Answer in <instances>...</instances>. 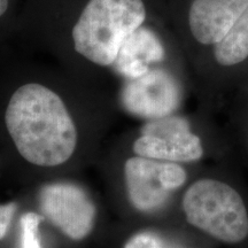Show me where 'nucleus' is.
Masks as SVG:
<instances>
[{"label": "nucleus", "mask_w": 248, "mask_h": 248, "mask_svg": "<svg viewBox=\"0 0 248 248\" xmlns=\"http://www.w3.org/2000/svg\"><path fill=\"white\" fill-rule=\"evenodd\" d=\"M42 216L35 213H27L21 217V248H42L38 234V226Z\"/></svg>", "instance_id": "9b49d317"}, {"label": "nucleus", "mask_w": 248, "mask_h": 248, "mask_svg": "<svg viewBox=\"0 0 248 248\" xmlns=\"http://www.w3.org/2000/svg\"><path fill=\"white\" fill-rule=\"evenodd\" d=\"M6 126L20 154L40 167H57L70 159L77 130L57 93L30 83L18 88L6 109Z\"/></svg>", "instance_id": "f257e3e1"}, {"label": "nucleus", "mask_w": 248, "mask_h": 248, "mask_svg": "<svg viewBox=\"0 0 248 248\" xmlns=\"http://www.w3.org/2000/svg\"><path fill=\"white\" fill-rule=\"evenodd\" d=\"M124 248H164V244L157 235L142 232L133 235Z\"/></svg>", "instance_id": "f8f14e48"}, {"label": "nucleus", "mask_w": 248, "mask_h": 248, "mask_svg": "<svg viewBox=\"0 0 248 248\" xmlns=\"http://www.w3.org/2000/svg\"><path fill=\"white\" fill-rule=\"evenodd\" d=\"M146 18L142 0H90L73 29L75 49L99 66H110L121 46Z\"/></svg>", "instance_id": "f03ea898"}, {"label": "nucleus", "mask_w": 248, "mask_h": 248, "mask_svg": "<svg viewBox=\"0 0 248 248\" xmlns=\"http://www.w3.org/2000/svg\"><path fill=\"white\" fill-rule=\"evenodd\" d=\"M126 191L135 208L153 212L161 208L170 193L185 184V170L176 162L136 156L124 167Z\"/></svg>", "instance_id": "20e7f679"}, {"label": "nucleus", "mask_w": 248, "mask_h": 248, "mask_svg": "<svg viewBox=\"0 0 248 248\" xmlns=\"http://www.w3.org/2000/svg\"><path fill=\"white\" fill-rule=\"evenodd\" d=\"M15 212H16V204L15 203L0 206V240L7 233Z\"/></svg>", "instance_id": "ddd939ff"}, {"label": "nucleus", "mask_w": 248, "mask_h": 248, "mask_svg": "<svg viewBox=\"0 0 248 248\" xmlns=\"http://www.w3.org/2000/svg\"><path fill=\"white\" fill-rule=\"evenodd\" d=\"M247 7L248 0H193L188 11L192 35L201 44L216 45Z\"/></svg>", "instance_id": "6e6552de"}, {"label": "nucleus", "mask_w": 248, "mask_h": 248, "mask_svg": "<svg viewBox=\"0 0 248 248\" xmlns=\"http://www.w3.org/2000/svg\"><path fill=\"white\" fill-rule=\"evenodd\" d=\"M183 209L191 225L222 243L238 244L247 238L246 206L240 194L224 182H194L185 192Z\"/></svg>", "instance_id": "7ed1b4c3"}, {"label": "nucleus", "mask_w": 248, "mask_h": 248, "mask_svg": "<svg viewBox=\"0 0 248 248\" xmlns=\"http://www.w3.org/2000/svg\"><path fill=\"white\" fill-rule=\"evenodd\" d=\"M133 151L138 156L176 163L193 162L203 155L200 138L191 132L187 121L171 115L145 124Z\"/></svg>", "instance_id": "39448f33"}, {"label": "nucleus", "mask_w": 248, "mask_h": 248, "mask_svg": "<svg viewBox=\"0 0 248 248\" xmlns=\"http://www.w3.org/2000/svg\"><path fill=\"white\" fill-rule=\"evenodd\" d=\"M121 99L129 113L155 120L171 115L177 109L181 91L168 73L151 69L138 78L129 79L123 88Z\"/></svg>", "instance_id": "0eeeda50"}, {"label": "nucleus", "mask_w": 248, "mask_h": 248, "mask_svg": "<svg viewBox=\"0 0 248 248\" xmlns=\"http://www.w3.org/2000/svg\"><path fill=\"white\" fill-rule=\"evenodd\" d=\"M8 7V0H0V16L7 11Z\"/></svg>", "instance_id": "4468645a"}, {"label": "nucleus", "mask_w": 248, "mask_h": 248, "mask_svg": "<svg viewBox=\"0 0 248 248\" xmlns=\"http://www.w3.org/2000/svg\"><path fill=\"white\" fill-rule=\"evenodd\" d=\"M40 208L52 224L74 240L91 232L95 207L86 192L70 183H54L40 192Z\"/></svg>", "instance_id": "423d86ee"}, {"label": "nucleus", "mask_w": 248, "mask_h": 248, "mask_svg": "<svg viewBox=\"0 0 248 248\" xmlns=\"http://www.w3.org/2000/svg\"><path fill=\"white\" fill-rule=\"evenodd\" d=\"M164 49L153 31L139 28L124 40L116 60L115 69L128 79L138 78L151 70V64L162 61Z\"/></svg>", "instance_id": "1a4fd4ad"}, {"label": "nucleus", "mask_w": 248, "mask_h": 248, "mask_svg": "<svg viewBox=\"0 0 248 248\" xmlns=\"http://www.w3.org/2000/svg\"><path fill=\"white\" fill-rule=\"evenodd\" d=\"M214 55L224 67L239 64L248 58V7L224 38L214 45Z\"/></svg>", "instance_id": "9d476101"}]
</instances>
